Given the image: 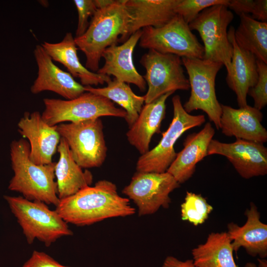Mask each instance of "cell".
Segmentation results:
<instances>
[{"instance_id":"cell-29","label":"cell","mask_w":267,"mask_h":267,"mask_svg":"<svg viewBox=\"0 0 267 267\" xmlns=\"http://www.w3.org/2000/svg\"><path fill=\"white\" fill-rule=\"evenodd\" d=\"M229 0H179L175 11L189 24L203 10L215 5L228 6Z\"/></svg>"},{"instance_id":"cell-17","label":"cell","mask_w":267,"mask_h":267,"mask_svg":"<svg viewBox=\"0 0 267 267\" xmlns=\"http://www.w3.org/2000/svg\"><path fill=\"white\" fill-rule=\"evenodd\" d=\"M220 127L222 133L229 137L264 143L267 131L261 122L262 112L248 104L236 109L221 104Z\"/></svg>"},{"instance_id":"cell-28","label":"cell","mask_w":267,"mask_h":267,"mask_svg":"<svg viewBox=\"0 0 267 267\" xmlns=\"http://www.w3.org/2000/svg\"><path fill=\"white\" fill-rule=\"evenodd\" d=\"M213 210V207L201 194L187 191L180 206L181 218L197 226L207 220Z\"/></svg>"},{"instance_id":"cell-4","label":"cell","mask_w":267,"mask_h":267,"mask_svg":"<svg viewBox=\"0 0 267 267\" xmlns=\"http://www.w3.org/2000/svg\"><path fill=\"white\" fill-rule=\"evenodd\" d=\"M4 198L29 244L38 239L49 247L60 238L73 234L67 223L44 203L20 196L5 195Z\"/></svg>"},{"instance_id":"cell-14","label":"cell","mask_w":267,"mask_h":267,"mask_svg":"<svg viewBox=\"0 0 267 267\" xmlns=\"http://www.w3.org/2000/svg\"><path fill=\"white\" fill-rule=\"evenodd\" d=\"M17 127L20 134L28 140L31 160L37 165L52 163L61 138L56 126L49 125L39 112L34 111L25 112Z\"/></svg>"},{"instance_id":"cell-36","label":"cell","mask_w":267,"mask_h":267,"mask_svg":"<svg viewBox=\"0 0 267 267\" xmlns=\"http://www.w3.org/2000/svg\"><path fill=\"white\" fill-rule=\"evenodd\" d=\"M244 267H258L255 263L248 262V263H247L245 265Z\"/></svg>"},{"instance_id":"cell-5","label":"cell","mask_w":267,"mask_h":267,"mask_svg":"<svg viewBox=\"0 0 267 267\" xmlns=\"http://www.w3.org/2000/svg\"><path fill=\"white\" fill-rule=\"evenodd\" d=\"M172 101L173 118L171 123L162 134L158 144L139 157L136 164V172H166L176 157L177 153L174 145L178 139L185 132L205 122L204 115H192L184 110L178 95L173 96Z\"/></svg>"},{"instance_id":"cell-13","label":"cell","mask_w":267,"mask_h":267,"mask_svg":"<svg viewBox=\"0 0 267 267\" xmlns=\"http://www.w3.org/2000/svg\"><path fill=\"white\" fill-rule=\"evenodd\" d=\"M213 154L225 156L244 178L267 174V148L264 143L238 138L229 143L212 139L207 155Z\"/></svg>"},{"instance_id":"cell-10","label":"cell","mask_w":267,"mask_h":267,"mask_svg":"<svg viewBox=\"0 0 267 267\" xmlns=\"http://www.w3.org/2000/svg\"><path fill=\"white\" fill-rule=\"evenodd\" d=\"M139 45L181 57L203 59L204 49L183 19L176 14L164 26L142 29Z\"/></svg>"},{"instance_id":"cell-26","label":"cell","mask_w":267,"mask_h":267,"mask_svg":"<svg viewBox=\"0 0 267 267\" xmlns=\"http://www.w3.org/2000/svg\"><path fill=\"white\" fill-rule=\"evenodd\" d=\"M240 23L234 31V39L241 48L267 64V22L253 19L249 14L239 15Z\"/></svg>"},{"instance_id":"cell-7","label":"cell","mask_w":267,"mask_h":267,"mask_svg":"<svg viewBox=\"0 0 267 267\" xmlns=\"http://www.w3.org/2000/svg\"><path fill=\"white\" fill-rule=\"evenodd\" d=\"M43 102L44 109L42 117L51 126L65 122H76L103 116L125 119L127 116L124 109L116 107L109 99L88 91L72 99L46 98Z\"/></svg>"},{"instance_id":"cell-6","label":"cell","mask_w":267,"mask_h":267,"mask_svg":"<svg viewBox=\"0 0 267 267\" xmlns=\"http://www.w3.org/2000/svg\"><path fill=\"white\" fill-rule=\"evenodd\" d=\"M181 60L191 90L189 99L183 105L184 110L188 113L202 110L219 130L222 107L216 94L215 80L223 64L204 59L181 57Z\"/></svg>"},{"instance_id":"cell-15","label":"cell","mask_w":267,"mask_h":267,"mask_svg":"<svg viewBox=\"0 0 267 267\" xmlns=\"http://www.w3.org/2000/svg\"><path fill=\"white\" fill-rule=\"evenodd\" d=\"M34 54L38 71L30 88L33 94L51 91L69 100L86 91L84 86L76 82L69 73L62 70L53 63L41 45L36 46Z\"/></svg>"},{"instance_id":"cell-9","label":"cell","mask_w":267,"mask_h":267,"mask_svg":"<svg viewBox=\"0 0 267 267\" xmlns=\"http://www.w3.org/2000/svg\"><path fill=\"white\" fill-rule=\"evenodd\" d=\"M61 137L66 141L73 159L82 169L101 166L107 148L100 118L56 125Z\"/></svg>"},{"instance_id":"cell-18","label":"cell","mask_w":267,"mask_h":267,"mask_svg":"<svg viewBox=\"0 0 267 267\" xmlns=\"http://www.w3.org/2000/svg\"><path fill=\"white\" fill-rule=\"evenodd\" d=\"M247 217L245 223L240 226L230 222L226 232L231 242L233 252L236 253L243 248L253 257L261 259L267 257V224L260 220V213L253 203L245 212Z\"/></svg>"},{"instance_id":"cell-27","label":"cell","mask_w":267,"mask_h":267,"mask_svg":"<svg viewBox=\"0 0 267 267\" xmlns=\"http://www.w3.org/2000/svg\"><path fill=\"white\" fill-rule=\"evenodd\" d=\"M103 88L85 86L86 91L102 96L121 106L127 113L125 118L129 128L135 122L140 113L144 98L136 95L128 84L114 78L107 83Z\"/></svg>"},{"instance_id":"cell-22","label":"cell","mask_w":267,"mask_h":267,"mask_svg":"<svg viewBox=\"0 0 267 267\" xmlns=\"http://www.w3.org/2000/svg\"><path fill=\"white\" fill-rule=\"evenodd\" d=\"M173 93H167L145 104L136 120L129 128L126 134L128 140L141 155L149 150L153 135L160 132L161 123L166 115V102Z\"/></svg>"},{"instance_id":"cell-12","label":"cell","mask_w":267,"mask_h":267,"mask_svg":"<svg viewBox=\"0 0 267 267\" xmlns=\"http://www.w3.org/2000/svg\"><path fill=\"white\" fill-rule=\"evenodd\" d=\"M179 183L168 172H136L122 193L132 200L139 216L155 213L160 208L168 209L171 203L170 193Z\"/></svg>"},{"instance_id":"cell-1","label":"cell","mask_w":267,"mask_h":267,"mask_svg":"<svg viewBox=\"0 0 267 267\" xmlns=\"http://www.w3.org/2000/svg\"><path fill=\"white\" fill-rule=\"evenodd\" d=\"M55 210L67 223L81 226L135 213L130 200L119 194L116 184L105 179L60 200Z\"/></svg>"},{"instance_id":"cell-30","label":"cell","mask_w":267,"mask_h":267,"mask_svg":"<svg viewBox=\"0 0 267 267\" xmlns=\"http://www.w3.org/2000/svg\"><path fill=\"white\" fill-rule=\"evenodd\" d=\"M227 7L239 16L251 13L255 20L267 21V0H229Z\"/></svg>"},{"instance_id":"cell-23","label":"cell","mask_w":267,"mask_h":267,"mask_svg":"<svg viewBox=\"0 0 267 267\" xmlns=\"http://www.w3.org/2000/svg\"><path fill=\"white\" fill-rule=\"evenodd\" d=\"M52 60L63 64L74 78H78L85 86L103 85L111 80L110 76L94 73L81 63L77 54L78 47L71 33H67L57 43L44 42L41 44Z\"/></svg>"},{"instance_id":"cell-31","label":"cell","mask_w":267,"mask_h":267,"mask_svg":"<svg viewBox=\"0 0 267 267\" xmlns=\"http://www.w3.org/2000/svg\"><path fill=\"white\" fill-rule=\"evenodd\" d=\"M257 82L249 89L247 95L253 99L254 107L261 111L267 104V64L257 59Z\"/></svg>"},{"instance_id":"cell-8","label":"cell","mask_w":267,"mask_h":267,"mask_svg":"<svg viewBox=\"0 0 267 267\" xmlns=\"http://www.w3.org/2000/svg\"><path fill=\"white\" fill-rule=\"evenodd\" d=\"M233 18L227 6L218 4L206 8L188 24L191 31L198 32L203 42V59L222 63L227 73L231 70L233 47L227 29Z\"/></svg>"},{"instance_id":"cell-34","label":"cell","mask_w":267,"mask_h":267,"mask_svg":"<svg viewBox=\"0 0 267 267\" xmlns=\"http://www.w3.org/2000/svg\"><path fill=\"white\" fill-rule=\"evenodd\" d=\"M162 267H196L192 259L181 261L172 256H167Z\"/></svg>"},{"instance_id":"cell-16","label":"cell","mask_w":267,"mask_h":267,"mask_svg":"<svg viewBox=\"0 0 267 267\" xmlns=\"http://www.w3.org/2000/svg\"><path fill=\"white\" fill-rule=\"evenodd\" d=\"M142 29L133 34L121 45H112L106 48L102 56L105 60L103 66L96 73L110 76L127 84H133L141 91L145 90L146 82L137 71L134 64V49L139 41Z\"/></svg>"},{"instance_id":"cell-2","label":"cell","mask_w":267,"mask_h":267,"mask_svg":"<svg viewBox=\"0 0 267 267\" xmlns=\"http://www.w3.org/2000/svg\"><path fill=\"white\" fill-rule=\"evenodd\" d=\"M29 153V144L25 139L14 140L11 143L10 155L13 176L8 189L21 193L29 200L56 207L60 201L54 174L56 162L36 164L30 159Z\"/></svg>"},{"instance_id":"cell-33","label":"cell","mask_w":267,"mask_h":267,"mask_svg":"<svg viewBox=\"0 0 267 267\" xmlns=\"http://www.w3.org/2000/svg\"><path fill=\"white\" fill-rule=\"evenodd\" d=\"M22 267H72L63 265L50 256L44 252L34 250L30 257Z\"/></svg>"},{"instance_id":"cell-19","label":"cell","mask_w":267,"mask_h":267,"mask_svg":"<svg viewBox=\"0 0 267 267\" xmlns=\"http://www.w3.org/2000/svg\"><path fill=\"white\" fill-rule=\"evenodd\" d=\"M234 27L227 32L229 41L233 47L230 71L227 73L226 81L229 88L236 96L239 107L247 105V96L249 89L257 82V58L251 52L241 48L234 39Z\"/></svg>"},{"instance_id":"cell-32","label":"cell","mask_w":267,"mask_h":267,"mask_svg":"<svg viewBox=\"0 0 267 267\" xmlns=\"http://www.w3.org/2000/svg\"><path fill=\"white\" fill-rule=\"evenodd\" d=\"M74 2L78 14L75 37H79L82 36L87 31L89 24V18L93 16L97 8L94 0H75Z\"/></svg>"},{"instance_id":"cell-24","label":"cell","mask_w":267,"mask_h":267,"mask_svg":"<svg viewBox=\"0 0 267 267\" xmlns=\"http://www.w3.org/2000/svg\"><path fill=\"white\" fill-rule=\"evenodd\" d=\"M59 157L56 162L54 174L60 200L71 196L90 186L93 176L88 170L83 171L75 161L65 140L61 137L57 147Z\"/></svg>"},{"instance_id":"cell-11","label":"cell","mask_w":267,"mask_h":267,"mask_svg":"<svg viewBox=\"0 0 267 267\" xmlns=\"http://www.w3.org/2000/svg\"><path fill=\"white\" fill-rule=\"evenodd\" d=\"M140 63L146 70L143 76L148 86L143 96L145 104L168 92L189 89V81L184 75L180 57L148 49L142 56Z\"/></svg>"},{"instance_id":"cell-20","label":"cell","mask_w":267,"mask_h":267,"mask_svg":"<svg viewBox=\"0 0 267 267\" xmlns=\"http://www.w3.org/2000/svg\"><path fill=\"white\" fill-rule=\"evenodd\" d=\"M179 0H126L130 16L127 32L119 42H124L135 32L146 27H161L177 14Z\"/></svg>"},{"instance_id":"cell-21","label":"cell","mask_w":267,"mask_h":267,"mask_svg":"<svg viewBox=\"0 0 267 267\" xmlns=\"http://www.w3.org/2000/svg\"><path fill=\"white\" fill-rule=\"evenodd\" d=\"M215 131L207 122L199 132L188 134L184 139L183 148L178 153L167 171L180 184L188 180L195 173L196 164L208 156L210 141Z\"/></svg>"},{"instance_id":"cell-3","label":"cell","mask_w":267,"mask_h":267,"mask_svg":"<svg viewBox=\"0 0 267 267\" xmlns=\"http://www.w3.org/2000/svg\"><path fill=\"white\" fill-rule=\"evenodd\" d=\"M125 2L126 0H114L98 8L86 32L74 38L78 48L86 56L85 66L89 71L97 72L104 50L125 35L130 21Z\"/></svg>"},{"instance_id":"cell-25","label":"cell","mask_w":267,"mask_h":267,"mask_svg":"<svg viewBox=\"0 0 267 267\" xmlns=\"http://www.w3.org/2000/svg\"><path fill=\"white\" fill-rule=\"evenodd\" d=\"M231 242L226 232H211L204 243L192 249L194 265L196 267H238Z\"/></svg>"},{"instance_id":"cell-35","label":"cell","mask_w":267,"mask_h":267,"mask_svg":"<svg viewBox=\"0 0 267 267\" xmlns=\"http://www.w3.org/2000/svg\"><path fill=\"white\" fill-rule=\"evenodd\" d=\"M259 262L258 267H267V262L265 259H258Z\"/></svg>"}]
</instances>
